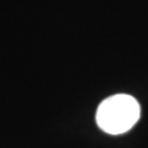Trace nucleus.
Instances as JSON below:
<instances>
[{
	"mask_svg": "<svg viewBox=\"0 0 148 148\" xmlns=\"http://www.w3.org/2000/svg\"><path fill=\"white\" fill-rule=\"evenodd\" d=\"M141 108L131 95L116 94L101 101L96 110V123L109 135H121L136 125Z\"/></svg>",
	"mask_w": 148,
	"mask_h": 148,
	"instance_id": "1",
	"label": "nucleus"
}]
</instances>
